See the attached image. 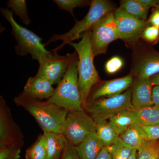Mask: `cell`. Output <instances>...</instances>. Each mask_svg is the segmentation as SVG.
Returning a JSON list of instances; mask_svg holds the SVG:
<instances>
[{
  "label": "cell",
  "instance_id": "7",
  "mask_svg": "<svg viewBox=\"0 0 159 159\" xmlns=\"http://www.w3.org/2000/svg\"><path fill=\"white\" fill-rule=\"evenodd\" d=\"M97 123L85 111H69L62 134L67 141L77 146L96 131Z\"/></svg>",
  "mask_w": 159,
  "mask_h": 159
},
{
  "label": "cell",
  "instance_id": "35",
  "mask_svg": "<svg viewBox=\"0 0 159 159\" xmlns=\"http://www.w3.org/2000/svg\"><path fill=\"white\" fill-rule=\"evenodd\" d=\"M152 96L154 105L159 108V86H154L153 87Z\"/></svg>",
  "mask_w": 159,
  "mask_h": 159
},
{
  "label": "cell",
  "instance_id": "1",
  "mask_svg": "<svg viewBox=\"0 0 159 159\" xmlns=\"http://www.w3.org/2000/svg\"><path fill=\"white\" fill-rule=\"evenodd\" d=\"M13 101L34 117L43 132L62 133L68 111L48 100L30 99L20 94Z\"/></svg>",
  "mask_w": 159,
  "mask_h": 159
},
{
  "label": "cell",
  "instance_id": "37",
  "mask_svg": "<svg viewBox=\"0 0 159 159\" xmlns=\"http://www.w3.org/2000/svg\"><path fill=\"white\" fill-rule=\"evenodd\" d=\"M150 79L152 85L159 86V73L154 75Z\"/></svg>",
  "mask_w": 159,
  "mask_h": 159
},
{
  "label": "cell",
  "instance_id": "36",
  "mask_svg": "<svg viewBox=\"0 0 159 159\" xmlns=\"http://www.w3.org/2000/svg\"><path fill=\"white\" fill-rule=\"evenodd\" d=\"M138 1L142 5L149 8L153 7L155 8L159 5L158 0H138Z\"/></svg>",
  "mask_w": 159,
  "mask_h": 159
},
{
  "label": "cell",
  "instance_id": "14",
  "mask_svg": "<svg viewBox=\"0 0 159 159\" xmlns=\"http://www.w3.org/2000/svg\"><path fill=\"white\" fill-rule=\"evenodd\" d=\"M132 103L135 110L154 105L150 78H136L132 84Z\"/></svg>",
  "mask_w": 159,
  "mask_h": 159
},
{
  "label": "cell",
  "instance_id": "19",
  "mask_svg": "<svg viewBox=\"0 0 159 159\" xmlns=\"http://www.w3.org/2000/svg\"><path fill=\"white\" fill-rule=\"evenodd\" d=\"M108 122L119 136L123 133L129 125L136 123L133 110L120 112L111 117Z\"/></svg>",
  "mask_w": 159,
  "mask_h": 159
},
{
  "label": "cell",
  "instance_id": "20",
  "mask_svg": "<svg viewBox=\"0 0 159 159\" xmlns=\"http://www.w3.org/2000/svg\"><path fill=\"white\" fill-rule=\"evenodd\" d=\"M137 124L151 126L159 124V108L153 105L139 110H133Z\"/></svg>",
  "mask_w": 159,
  "mask_h": 159
},
{
  "label": "cell",
  "instance_id": "10",
  "mask_svg": "<svg viewBox=\"0 0 159 159\" xmlns=\"http://www.w3.org/2000/svg\"><path fill=\"white\" fill-rule=\"evenodd\" d=\"M73 54L60 55L57 51H51L48 55L38 61L39 68L36 75L48 80L53 84H58L65 74Z\"/></svg>",
  "mask_w": 159,
  "mask_h": 159
},
{
  "label": "cell",
  "instance_id": "33",
  "mask_svg": "<svg viewBox=\"0 0 159 159\" xmlns=\"http://www.w3.org/2000/svg\"><path fill=\"white\" fill-rule=\"evenodd\" d=\"M148 24L151 26L157 27L159 29V9L155 8L152 14L147 21Z\"/></svg>",
  "mask_w": 159,
  "mask_h": 159
},
{
  "label": "cell",
  "instance_id": "12",
  "mask_svg": "<svg viewBox=\"0 0 159 159\" xmlns=\"http://www.w3.org/2000/svg\"><path fill=\"white\" fill-rule=\"evenodd\" d=\"M159 73V52L152 48L138 53L134 58L132 75L136 78H150Z\"/></svg>",
  "mask_w": 159,
  "mask_h": 159
},
{
  "label": "cell",
  "instance_id": "11",
  "mask_svg": "<svg viewBox=\"0 0 159 159\" xmlns=\"http://www.w3.org/2000/svg\"><path fill=\"white\" fill-rule=\"evenodd\" d=\"M114 12L119 39L125 42L136 41L149 25L147 21L134 17L121 8L115 9Z\"/></svg>",
  "mask_w": 159,
  "mask_h": 159
},
{
  "label": "cell",
  "instance_id": "28",
  "mask_svg": "<svg viewBox=\"0 0 159 159\" xmlns=\"http://www.w3.org/2000/svg\"><path fill=\"white\" fill-rule=\"evenodd\" d=\"M21 148L18 146L0 148V159H20Z\"/></svg>",
  "mask_w": 159,
  "mask_h": 159
},
{
  "label": "cell",
  "instance_id": "6",
  "mask_svg": "<svg viewBox=\"0 0 159 159\" xmlns=\"http://www.w3.org/2000/svg\"><path fill=\"white\" fill-rule=\"evenodd\" d=\"M131 100L132 90L129 88L116 97H101L88 102L84 110L98 123L122 111L134 109Z\"/></svg>",
  "mask_w": 159,
  "mask_h": 159
},
{
  "label": "cell",
  "instance_id": "27",
  "mask_svg": "<svg viewBox=\"0 0 159 159\" xmlns=\"http://www.w3.org/2000/svg\"><path fill=\"white\" fill-rule=\"evenodd\" d=\"M53 2L57 5L60 9L67 11L75 18L74 9L75 8L90 5L91 1L85 0H54Z\"/></svg>",
  "mask_w": 159,
  "mask_h": 159
},
{
  "label": "cell",
  "instance_id": "16",
  "mask_svg": "<svg viewBox=\"0 0 159 159\" xmlns=\"http://www.w3.org/2000/svg\"><path fill=\"white\" fill-rule=\"evenodd\" d=\"M104 147L97 136L96 131L76 146L77 154L80 159H96Z\"/></svg>",
  "mask_w": 159,
  "mask_h": 159
},
{
  "label": "cell",
  "instance_id": "32",
  "mask_svg": "<svg viewBox=\"0 0 159 159\" xmlns=\"http://www.w3.org/2000/svg\"><path fill=\"white\" fill-rule=\"evenodd\" d=\"M146 134L148 140L159 139V124L151 126H142Z\"/></svg>",
  "mask_w": 159,
  "mask_h": 159
},
{
  "label": "cell",
  "instance_id": "38",
  "mask_svg": "<svg viewBox=\"0 0 159 159\" xmlns=\"http://www.w3.org/2000/svg\"><path fill=\"white\" fill-rule=\"evenodd\" d=\"M128 159H138V150L134 149Z\"/></svg>",
  "mask_w": 159,
  "mask_h": 159
},
{
  "label": "cell",
  "instance_id": "3",
  "mask_svg": "<svg viewBox=\"0 0 159 159\" xmlns=\"http://www.w3.org/2000/svg\"><path fill=\"white\" fill-rule=\"evenodd\" d=\"M73 56L65 74L54 89V94L48 99L49 102L65 109L68 111H83V102L78 84L77 63L79 57L77 51Z\"/></svg>",
  "mask_w": 159,
  "mask_h": 159
},
{
  "label": "cell",
  "instance_id": "9",
  "mask_svg": "<svg viewBox=\"0 0 159 159\" xmlns=\"http://www.w3.org/2000/svg\"><path fill=\"white\" fill-rule=\"evenodd\" d=\"M24 136L15 122L11 111L2 96H0V148L10 146L22 147Z\"/></svg>",
  "mask_w": 159,
  "mask_h": 159
},
{
  "label": "cell",
  "instance_id": "31",
  "mask_svg": "<svg viewBox=\"0 0 159 159\" xmlns=\"http://www.w3.org/2000/svg\"><path fill=\"white\" fill-rule=\"evenodd\" d=\"M61 159H80L77 154L76 146L67 140Z\"/></svg>",
  "mask_w": 159,
  "mask_h": 159
},
{
  "label": "cell",
  "instance_id": "26",
  "mask_svg": "<svg viewBox=\"0 0 159 159\" xmlns=\"http://www.w3.org/2000/svg\"><path fill=\"white\" fill-rule=\"evenodd\" d=\"M111 147L112 159H128L134 149L123 142L121 139Z\"/></svg>",
  "mask_w": 159,
  "mask_h": 159
},
{
  "label": "cell",
  "instance_id": "24",
  "mask_svg": "<svg viewBox=\"0 0 159 159\" xmlns=\"http://www.w3.org/2000/svg\"><path fill=\"white\" fill-rule=\"evenodd\" d=\"M7 9L11 11L20 18L23 24L28 25L31 24V20L28 13L26 1L25 0H9L6 2Z\"/></svg>",
  "mask_w": 159,
  "mask_h": 159
},
{
  "label": "cell",
  "instance_id": "23",
  "mask_svg": "<svg viewBox=\"0 0 159 159\" xmlns=\"http://www.w3.org/2000/svg\"><path fill=\"white\" fill-rule=\"evenodd\" d=\"M47 140L43 134L26 149V159H47Z\"/></svg>",
  "mask_w": 159,
  "mask_h": 159
},
{
  "label": "cell",
  "instance_id": "21",
  "mask_svg": "<svg viewBox=\"0 0 159 159\" xmlns=\"http://www.w3.org/2000/svg\"><path fill=\"white\" fill-rule=\"evenodd\" d=\"M97 136L104 146H111L120 139V137L111 126L107 120L97 123Z\"/></svg>",
  "mask_w": 159,
  "mask_h": 159
},
{
  "label": "cell",
  "instance_id": "4",
  "mask_svg": "<svg viewBox=\"0 0 159 159\" xmlns=\"http://www.w3.org/2000/svg\"><path fill=\"white\" fill-rule=\"evenodd\" d=\"M89 10L87 14L80 21L75 19V25L68 32L62 34H54L44 44L45 47L51 43L62 40L60 45L57 46L52 51H57L75 40L82 37L84 34L89 31L99 20L107 13L114 11V6L111 2L107 0L91 1Z\"/></svg>",
  "mask_w": 159,
  "mask_h": 159
},
{
  "label": "cell",
  "instance_id": "13",
  "mask_svg": "<svg viewBox=\"0 0 159 159\" xmlns=\"http://www.w3.org/2000/svg\"><path fill=\"white\" fill-rule=\"evenodd\" d=\"M134 80L133 76L130 74L121 78L103 81L93 91L87 102L101 97H111L120 95L129 88Z\"/></svg>",
  "mask_w": 159,
  "mask_h": 159
},
{
  "label": "cell",
  "instance_id": "15",
  "mask_svg": "<svg viewBox=\"0 0 159 159\" xmlns=\"http://www.w3.org/2000/svg\"><path fill=\"white\" fill-rule=\"evenodd\" d=\"M48 80L36 75L29 77L20 95L32 99H48L54 94V89Z\"/></svg>",
  "mask_w": 159,
  "mask_h": 159
},
{
  "label": "cell",
  "instance_id": "25",
  "mask_svg": "<svg viewBox=\"0 0 159 159\" xmlns=\"http://www.w3.org/2000/svg\"><path fill=\"white\" fill-rule=\"evenodd\" d=\"M138 159H159V139L145 141L138 150Z\"/></svg>",
  "mask_w": 159,
  "mask_h": 159
},
{
  "label": "cell",
  "instance_id": "34",
  "mask_svg": "<svg viewBox=\"0 0 159 159\" xmlns=\"http://www.w3.org/2000/svg\"><path fill=\"white\" fill-rule=\"evenodd\" d=\"M95 159H112L111 146H104Z\"/></svg>",
  "mask_w": 159,
  "mask_h": 159
},
{
  "label": "cell",
  "instance_id": "8",
  "mask_svg": "<svg viewBox=\"0 0 159 159\" xmlns=\"http://www.w3.org/2000/svg\"><path fill=\"white\" fill-rule=\"evenodd\" d=\"M90 31L91 47L94 57L105 54L109 45L119 39L114 11L99 20Z\"/></svg>",
  "mask_w": 159,
  "mask_h": 159
},
{
  "label": "cell",
  "instance_id": "17",
  "mask_svg": "<svg viewBox=\"0 0 159 159\" xmlns=\"http://www.w3.org/2000/svg\"><path fill=\"white\" fill-rule=\"evenodd\" d=\"M47 140V159H61L66 139L62 134L43 132Z\"/></svg>",
  "mask_w": 159,
  "mask_h": 159
},
{
  "label": "cell",
  "instance_id": "5",
  "mask_svg": "<svg viewBox=\"0 0 159 159\" xmlns=\"http://www.w3.org/2000/svg\"><path fill=\"white\" fill-rule=\"evenodd\" d=\"M1 13L11 25V34L16 42L15 51L20 56H27L30 54L32 59L39 61L50 53L45 48L42 39L32 31L22 27L14 19L13 12L10 9L1 8Z\"/></svg>",
  "mask_w": 159,
  "mask_h": 159
},
{
  "label": "cell",
  "instance_id": "30",
  "mask_svg": "<svg viewBox=\"0 0 159 159\" xmlns=\"http://www.w3.org/2000/svg\"><path fill=\"white\" fill-rule=\"evenodd\" d=\"M123 60L119 56H114L107 61L105 65V70L109 74H114L123 67Z\"/></svg>",
  "mask_w": 159,
  "mask_h": 159
},
{
  "label": "cell",
  "instance_id": "29",
  "mask_svg": "<svg viewBox=\"0 0 159 159\" xmlns=\"http://www.w3.org/2000/svg\"><path fill=\"white\" fill-rule=\"evenodd\" d=\"M141 37L149 43L155 44L159 40V29L148 26L142 32Z\"/></svg>",
  "mask_w": 159,
  "mask_h": 159
},
{
  "label": "cell",
  "instance_id": "2",
  "mask_svg": "<svg viewBox=\"0 0 159 159\" xmlns=\"http://www.w3.org/2000/svg\"><path fill=\"white\" fill-rule=\"evenodd\" d=\"M91 35L89 30L84 34L79 43L71 42L69 44L74 48L79 57L77 63L78 84L84 109L91 91L100 81L99 74L94 64V56L91 47Z\"/></svg>",
  "mask_w": 159,
  "mask_h": 159
},
{
  "label": "cell",
  "instance_id": "22",
  "mask_svg": "<svg viewBox=\"0 0 159 159\" xmlns=\"http://www.w3.org/2000/svg\"><path fill=\"white\" fill-rule=\"evenodd\" d=\"M119 8L130 15L142 20L147 21L149 7L145 6L138 0H122Z\"/></svg>",
  "mask_w": 159,
  "mask_h": 159
},
{
  "label": "cell",
  "instance_id": "39",
  "mask_svg": "<svg viewBox=\"0 0 159 159\" xmlns=\"http://www.w3.org/2000/svg\"><path fill=\"white\" fill-rule=\"evenodd\" d=\"M157 8V9H159V5H158V6L157 7H156V8Z\"/></svg>",
  "mask_w": 159,
  "mask_h": 159
},
{
  "label": "cell",
  "instance_id": "18",
  "mask_svg": "<svg viewBox=\"0 0 159 159\" xmlns=\"http://www.w3.org/2000/svg\"><path fill=\"white\" fill-rule=\"evenodd\" d=\"M119 137L123 142L137 150L148 140L142 126L136 123L129 125Z\"/></svg>",
  "mask_w": 159,
  "mask_h": 159
}]
</instances>
